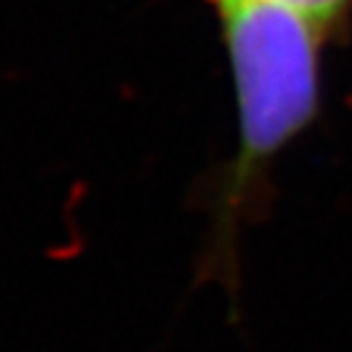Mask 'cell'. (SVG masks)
I'll use <instances>...</instances> for the list:
<instances>
[{
  "mask_svg": "<svg viewBox=\"0 0 352 352\" xmlns=\"http://www.w3.org/2000/svg\"><path fill=\"white\" fill-rule=\"evenodd\" d=\"M274 3H284L289 8H296L303 15L314 17L320 25L330 30V25L340 20L347 10H350L352 0H274Z\"/></svg>",
  "mask_w": 352,
  "mask_h": 352,
  "instance_id": "obj_2",
  "label": "cell"
},
{
  "mask_svg": "<svg viewBox=\"0 0 352 352\" xmlns=\"http://www.w3.org/2000/svg\"><path fill=\"white\" fill-rule=\"evenodd\" d=\"M237 98V184L303 132L320 103L328 28L274 0H213Z\"/></svg>",
  "mask_w": 352,
  "mask_h": 352,
  "instance_id": "obj_1",
  "label": "cell"
}]
</instances>
